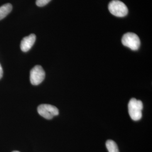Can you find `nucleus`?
Masks as SVG:
<instances>
[{
	"label": "nucleus",
	"instance_id": "1",
	"mask_svg": "<svg viewBox=\"0 0 152 152\" xmlns=\"http://www.w3.org/2000/svg\"><path fill=\"white\" fill-rule=\"evenodd\" d=\"M143 104L140 100L135 98L131 99L128 104L129 113L131 118L134 121H139L142 117Z\"/></svg>",
	"mask_w": 152,
	"mask_h": 152
},
{
	"label": "nucleus",
	"instance_id": "2",
	"mask_svg": "<svg viewBox=\"0 0 152 152\" xmlns=\"http://www.w3.org/2000/svg\"><path fill=\"white\" fill-rule=\"evenodd\" d=\"M109 11L114 16L124 17L128 14V8L125 4L118 0L112 1L108 5Z\"/></svg>",
	"mask_w": 152,
	"mask_h": 152
},
{
	"label": "nucleus",
	"instance_id": "3",
	"mask_svg": "<svg viewBox=\"0 0 152 152\" xmlns=\"http://www.w3.org/2000/svg\"><path fill=\"white\" fill-rule=\"evenodd\" d=\"M122 43L131 50L136 51L140 46V40L138 36L134 33L129 32L125 34L122 38Z\"/></svg>",
	"mask_w": 152,
	"mask_h": 152
},
{
	"label": "nucleus",
	"instance_id": "4",
	"mask_svg": "<svg viewBox=\"0 0 152 152\" xmlns=\"http://www.w3.org/2000/svg\"><path fill=\"white\" fill-rule=\"evenodd\" d=\"M38 114L47 120H51L59 114V110L56 107L50 104H43L37 108Z\"/></svg>",
	"mask_w": 152,
	"mask_h": 152
},
{
	"label": "nucleus",
	"instance_id": "5",
	"mask_svg": "<svg viewBox=\"0 0 152 152\" xmlns=\"http://www.w3.org/2000/svg\"><path fill=\"white\" fill-rule=\"evenodd\" d=\"M45 77V72L41 65H36L30 72V81L33 85H39Z\"/></svg>",
	"mask_w": 152,
	"mask_h": 152
},
{
	"label": "nucleus",
	"instance_id": "6",
	"mask_svg": "<svg viewBox=\"0 0 152 152\" xmlns=\"http://www.w3.org/2000/svg\"><path fill=\"white\" fill-rule=\"evenodd\" d=\"M36 39L34 34H31L23 38L20 44V49L23 52H27L32 48Z\"/></svg>",
	"mask_w": 152,
	"mask_h": 152
},
{
	"label": "nucleus",
	"instance_id": "7",
	"mask_svg": "<svg viewBox=\"0 0 152 152\" xmlns=\"http://www.w3.org/2000/svg\"><path fill=\"white\" fill-rule=\"evenodd\" d=\"M12 6L11 4H6L0 7V20L5 18L12 10Z\"/></svg>",
	"mask_w": 152,
	"mask_h": 152
},
{
	"label": "nucleus",
	"instance_id": "8",
	"mask_svg": "<svg viewBox=\"0 0 152 152\" xmlns=\"http://www.w3.org/2000/svg\"><path fill=\"white\" fill-rule=\"evenodd\" d=\"M106 147L109 152H119L117 144L112 140H108L107 141Z\"/></svg>",
	"mask_w": 152,
	"mask_h": 152
},
{
	"label": "nucleus",
	"instance_id": "9",
	"mask_svg": "<svg viewBox=\"0 0 152 152\" xmlns=\"http://www.w3.org/2000/svg\"><path fill=\"white\" fill-rule=\"evenodd\" d=\"M51 0H36V4L39 7H42L46 5Z\"/></svg>",
	"mask_w": 152,
	"mask_h": 152
},
{
	"label": "nucleus",
	"instance_id": "10",
	"mask_svg": "<svg viewBox=\"0 0 152 152\" xmlns=\"http://www.w3.org/2000/svg\"><path fill=\"white\" fill-rule=\"evenodd\" d=\"M2 76H3V69H2V66L0 64V79H1Z\"/></svg>",
	"mask_w": 152,
	"mask_h": 152
},
{
	"label": "nucleus",
	"instance_id": "11",
	"mask_svg": "<svg viewBox=\"0 0 152 152\" xmlns=\"http://www.w3.org/2000/svg\"><path fill=\"white\" fill-rule=\"evenodd\" d=\"M12 152H19V151H13Z\"/></svg>",
	"mask_w": 152,
	"mask_h": 152
}]
</instances>
